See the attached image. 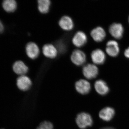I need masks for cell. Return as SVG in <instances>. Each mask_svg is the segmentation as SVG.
I'll use <instances>...</instances> for the list:
<instances>
[{"mask_svg":"<svg viewBox=\"0 0 129 129\" xmlns=\"http://www.w3.org/2000/svg\"><path fill=\"white\" fill-rule=\"evenodd\" d=\"M75 122L79 128L86 129L92 126L93 120L90 114L83 112L79 113L76 115Z\"/></svg>","mask_w":129,"mask_h":129,"instance_id":"cell-1","label":"cell"},{"mask_svg":"<svg viewBox=\"0 0 129 129\" xmlns=\"http://www.w3.org/2000/svg\"><path fill=\"white\" fill-rule=\"evenodd\" d=\"M17 88L23 92L28 91L33 86V81L30 77L24 75L18 77L16 81Z\"/></svg>","mask_w":129,"mask_h":129,"instance_id":"cell-2","label":"cell"},{"mask_svg":"<svg viewBox=\"0 0 129 129\" xmlns=\"http://www.w3.org/2000/svg\"><path fill=\"white\" fill-rule=\"evenodd\" d=\"M75 88L76 92L82 95H88L91 89V86L88 81L84 79H80L75 84Z\"/></svg>","mask_w":129,"mask_h":129,"instance_id":"cell-3","label":"cell"},{"mask_svg":"<svg viewBox=\"0 0 129 129\" xmlns=\"http://www.w3.org/2000/svg\"><path fill=\"white\" fill-rule=\"evenodd\" d=\"M82 72L86 78L92 79L95 78L98 75V68L95 64L89 63L83 67Z\"/></svg>","mask_w":129,"mask_h":129,"instance_id":"cell-4","label":"cell"},{"mask_svg":"<svg viewBox=\"0 0 129 129\" xmlns=\"http://www.w3.org/2000/svg\"><path fill=\"white\" fill-rule=\"evenodd\" d=\"M72 62L77 66H80L85 63L86 60L85 53L79 50L74 51L71 56Z\"/></svg>","mask_w":129,"mask_h":129,"instance_id":"cell-5","label":"cell"},{"mask_svg":"<svg viewBox=\"0 0 129 129\" xmlns=\"http://www.w3.org/2000/svg\"><path fill=\"white\" fill-rule=\"evenodd\" d=\"M27 55L29 58L35 59L37 58L39 55L40 50L37 45L34 42L28 43L25 48Z\"/></svg>","mask_w":129,"mask_h":129,"instance_id":"cell-6","label":"cell"},{"mask_svg":"<svg viewBox=\"0 0 129 129\" xmlns=\"http://www.w3.org/2000/svg\"><path fill=\"white\" fill-rule=\"evenodd\" d=\"M109 32L113 37L116 39H120L123 36L124 28L121 24L115 23L110 25Z\"/></svg>","mask_w":129,"mask_h":129,"instance_id":"cell-7","label":"cell"},{"mask_svg":"<svg viewBox=\"0 0 129 129\" xmlns=\"http://www.w3.org/2000/svg\"><path fill=\"white\" fill-rule=\"evenodd\" d=\"M87 37L86 35L82 31H78L74 35L72 42L75 46L80 47L86 44Z\"/></svg>","mask_w":129,"mask_h":129,"instance_id":"cell-8","label":"cell"},{"mask_svg":"<svg viewBox=\"0 0 129 129\" xmlns=\"http://www.w3.org/2000/svg\"><path fill=\"white\" fill-rule=\"evenodd\" d=\"M91 56L92 62L95 64H103L106 60L105 53L101 49H97L92 51Z\"/></svg>","mask_w":129,"mask_h":129,"instance_id":"cell-9","label":"cell"},{"mask_svg":"<svg viewBox=\"0 0 129 129\" xmlns=\"http://www.w3.org/2000/svg\"><path fill=\"white\" fill-rule=\"evenodd\" d=\"M106 51L109 56L115 57L118 55L119 52L118 44L114 40H110L106 45Z\"/></svg>","mask_w":129,"mask_h":129,"instance_id":"cell-10","label":"cell"},{"mask_svg":"<svg viewBox=\"0 0 129 129\" xmlns=\"http://www.w3.org/2000/svg\"><path fill=\"white\" fill-rule=\"evenodd\" d=\"M13 69L14 73L20 76L26 75L28 72V68L21 61L16 62L13 66Z\"/></svg>","mask_w":129,"mask_h":129,"instance_id":"cell-11","label":"cell"},{"mask_svg":"<svg viewBox=\"0 0 129 129\" xmlns=\"http://www.w3.org/2000/svg\"><path fill=\"white\" fill-rule=\"evenodd\" d=\"M42 52L46 57L54 58L57 55V50L55 47L51 44H46L42 48Z\"/></svg>","mask_w":129,"mask_h":129,"instance_id":"cell-12","label":"cell"},{"mask_svg":"<svg viewBox=\"0 0 129 129\" xmlns=\"http://www.w3.org/2000/svg\"><path fill=\"white\" fill-rule=\"evenodd\" d=\"M91 36L92 39L97 42H100L104 40L106 36V33L103 28L97 27L91 30Z\"/></svg>","mask_w":129,"mask_h":129,"instance_id":"cell-13","label":"cell"},{"mask_svg":"<svg viewBox=\"0 0 129 129\" xmlns=\"http://www.w3.org/2000/svg\"><path fill=\"white\" fill-rule=\"evenodd\" d=\"M59 25L63 30H70L73 28V21L70 17L68 16L62 17L59 21Z\"/></svg>","mask_w":129,"mask_h":129,"instance_id":"cell-14","label":"cell"},{"mask_svg":"<svg viewBox=\"0 0 129 129\" xmlns=\"http://www.w3.org/2000/svg\"><path fill=\"white\" fill-rule=\"evenodd\" d=\"M115 111L114 109L110 107H107L103 109L99 113L100 118L106 121L111 120L114 116Z\"/></svg>","mask_w":129,"mask_h":129,"instance_id":"cell-15","label":"cell"},{"mask_svg":"<svg viewBox=\"0 0 129 129\" xmlns=\"http://www.w3.org/2000/svg\"><path fill=\"white\" fill-rule=\"evenodd\" d=\"M94 88L96 92L102 95L107 94L109 91V88L107 83L102 80H99L95 82Z\"/></svg>","mask_w":129,"mask_h":129,"instance_id":"cell-16","label":"cell"},{"mask_svg":"<svg viewBox=\"0 0 129 129\" xmlns=\"http://www.w3.org/2000/svg\"><path fill=\"white\" fill-rule=\"evenodd\" d=\"M3 7L6 11L12 12L17 9V3L14 0H6L3 2Z\"/></svg>","mask_w":129,"mask_h":129,"instance_id":"cell-17","label":"cell"},{"mask_svg":"<svg viewBox=\"0 0 129 129\" xmlns=\"http://www.w3.org/2000/svg\"><path fill=\"white\" fill-rule=\"evenodd\" d=\"M38 9L42 13L45 14L49 11L51 5L49 0H39L38 1Z\"/></svg>","mask_w":129,"mask_h":129,"instance_id":"cell-18","label":"cell"},{"mask_svg":"<svg viewBox=\"0 0 129 129\" xmlns=\"http://www.w3.org/2000/svg\"><path fill=\"white\" fill-rule=\"evenodd\" d=\"M36 129H54V125L50 121H44L40 123Z\"/></svg>","mask_w":129,"mask_h":129,"instance_id":"cell-19","label":"cell"},{"mask_svg":"<svg viewBox=\"0 0 129 129\" xmlns=\"http://www.w3.org/2000/svg\"><path fill=\"white\" fill-rule=\"evenodd\" d=\"M124 55L126 57L129 58V47L125 50L124 53Z\"/></svg>","mask_w":129,"mask_h":129,"instance_id":"cell-20","label":"cell"},{"mask_svg":"<svg viewBox=\"0 0 129 129\" xmlns=\"http://www.w3.org/2000/svg\"><path fill=\"white\" fill-rule=\"evenodd\" d=\"M4 30V27L2 22L0 21V33H2Z\"/></svg>","mask_w":129,"mask_h":129,"instance_id":"cell-21","label":"cell"},{"mask_svg":"<svg viewBox=\"0 0 129 129\" xmlns=\"http://www.w3.org/2000/svg\"><path fill=\"white\" fill-rule=\"evenodd\" d=\"M101 129H115L114 128H112V127H104V128H102Z\"/></svg>","mask_w":129,"mask_h":129,"instance_id":"cell-22","label":"cell"},{"mask_svg":"<svg viewBox=\"0 0 129 129\" xmlns=\"http://www.w3.org/2000/svg\"><path fill=\"white\" fill-rule=\"evenodd\" d=\"M128 20H129V19H128Z\"/></svg>","mask_w":129,"mask_h":129,"instance_id":"cell-23","label":"cell"},{"mask_svg":"<svg viewBox=\"0 0 129 129\" xmlns=\"http://www.w3.org/2000/svg\"></svg>","mask_w":129,"mask_h":129,"instance_id":"cell-24","label":"cell"}]
</instances>
